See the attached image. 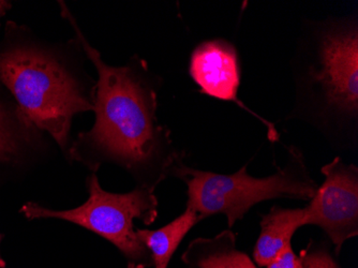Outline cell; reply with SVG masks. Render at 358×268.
<instances>
[{
  "mask_svg": "<svg viewBox=\"0 0 358 268\" xmlns=\"http://www.w3.org/2000/svg\"><path fill=\"white\" fill-rule=\"evenodd\" d=\"M189 76L200 88L201 94L221 101L234 102L264 125L271 142H278L279 132L275 124L259 116L239 99L241 64L232 42L211 39L195 46L189 60Z\"/></svg>",
  "mask_w": 358,
  "mask_h": 268,
  "instance_id": "7",
  "label": "cell"
},
{
  "mask_svg": "<svg viewBox=\"0 0 358 268\" xmlns=\"http://www.w3.org/2000/svg\"><path fill=\"white\" fill-rule=\"evenodd\" d=\"M200 221L196 213L186 207L182 215L160 229H136L138 239L150 250L152 266L155 268H168L177 248L187 234Z\"/></svg>",
  "mask_w": 358,
  "mask_h": 268,
  "instance_id": "11",
  "label": "cell"
},
{
  "mask_svg": "<svg viewBox=\"0 0 358 268\" xmlns=\"http://www.w3.org/2000/svg\"><path fill=\"white\" fill-rule=\"evenodd\" d=\"M259 227L261 233L253 249V262L259 267H266L292 244L297 230L306 227L305 209L273 205L268 213L262 215Z\"/></svg>",
  "mask_w": 358,
  "mask_h": 268,
  "instance_id": "9",
  "label": "cell"
},
{
  "mask_svg": "<svg viewBox=\"0 0 358 268\" xmlns=\"http://www.w3.org/2000/svg\"><path fill=\"white\" fill-rule=\"evenodd\" d=\"M266 268H301V263L299 255L292 247V244H289L278 257L266 265Z\"/></svg>",
  "mask_w": 358,
  "mask_h": 268,
  "instance_id": "13",
  "label": "cell"
},
{
  "mask_svg": "<svg viewBox=\"0 0 358 268\" xmlns=\"http://www.w3.org/2000/svg\"><path fill=\"white\" fill-rule=\"evenodd\" d=\"M88 199L71 209H48L27 202L20 209L27 220L57 219L88 230L117 248L128 268H150V250L140 241L134 220L152 225L158 218L159 201L154 191L136 187L126 193L108 192L102 188L96 173L86 178Z\"/></svg>",
  "mask_w": 358,
  "mask_h": 268,
  "instance_id": "5",
  "label": "cell"
},
{
  "mask_svg": "<svg viewBox=\"0 0 358 268\" xmlns=\"http://www.w3.org/2000/svg\"><path fill=\"white\" fill-rule=\"evenodd\" d=\"M295 101L289 118L315 127L335 148L358 144V22L309 21L292 59Z\"/></svg>",
  "mask_w": 358,
  "mask_h": 268,
  "instance_id": "3",
  "label": "cell"
},
{
  "mask_svg": "<svg viewBox=\"0 0 358 268\" xmlns=\"http://www.w3.org/2000/svg\"><path fill=\"white\" fill-rule=\"evenodd\" d=\"M182 260L187 268H257L250 257L237 248L236 235L230 229L214 237L193 239Z\"/></svg>",
  "mask_w": 358,
  "mask_h": 268,
  "instance_id": "10",
  "label": "cell"
},
{
  "mask_svg": "<svg viewBox=\"0 0 358 268\" xmlns=\"http://www.w3.org/2000/svg\"><path fill=\"white\" fill-rule=\"evenodd\" d=\"M175 177L186 185L187 207L195 211L200 220L222 213L230 229L255 205L282 197L309 202L319 186L311 177L303 152L294 145L287 148L285 167H277L271 176H251L247 165L233 174H218L185 163Z\"/></svg>",
  "mask_w": 358,
  "mask_h": 268,
  "instance_id": "4",
  "label": "cell"
},
{
  "mask_svg": "<svg viewBox=\"0 0 358 268\" xmlns=\"http://www.w3.org/2000/svg\"><path fill=\"white\" fill-rule=\"evenodd\" d=\"M12 5L10 1H5V0H0V21L3 19V16L8 13L10 9H11ZM1 24V22H0Z\"/></svg>",
  "mask_w": 358,
  "mask_h": 268,
  "instance_id": "14",
  "label": "cell"
},
{
  "mask_svg": "<svg viewBox=\"0 0 358 268\" xmlns=\"http://www.w3.org/2000/svg\"><path fill=\"white\" fill-rule=\"evenodd\" d=\"M58 6L98 76L94 126L72 140L67 160L92 173L104 164L116 165L132 177L136 187L155 192L162 181L175 177L186 159V153L175 146L170 129L157 116L162 78L138 55L124 66L106 64L70 8L64 1Z\"/></svg>",
  "mask_w": 358,
  "mask_h": 268,
  "instance_id": "1",
  "label": "cell"
},
{
  "mask_svg": "<svg viewBox=\"0 0 358 268\" xmlns=\"http://www.w3.org/2000/svg\"><path fill=\"white\" fill-rule=\"evenodd\" d=\"M1 239H3V234L0 233V245H1ZM6 267V262L3 260V255H1V250H0V268Z\"/></svg>",
  "mask_w": 358,
  "mask_h": 268,
  "instance_id": "15",
  "label": "cell"
},
{
  "mask_svg": "<svg viewBox=\"0 0 358 268\" xmlns=\"http://www.w3.org/2000/svg\"><path fill=\"white\" fill-rule=\"evenodd\" d=\"M50 136L0 87V178L51 152Z\"/></svg>",
  "mask_w": 358,
  "mask_h": 268,
  "instance_id": "8",
  "label": "cell"
},
{
  "mask_svg": "<svg viewBox=\"0 0 358 268\" xmlns=\"http://www.w3.org/2000/svg\"><path fill=\"white\" fill-rule=\"evenodd\" d=\"M331 247L329 239H310L299 251L301 268H343Z\"/></svg>",
  "mask_w": 358,
  "mask_h": 268,
  "instance_id": "12",
  "label": "cell"
},
{
  "mask_svg": "<svg viewBox=\"0 0 358 268\" xmlns=\"http://www.w3.org/2000/svg\"><path fill=\"white\" fill-rule=\"evenodd\" d=\"M324 181L305 209V225L320 227L339 255L358 235V167L340 157L324 165Z\"/></svg>",
  "mask_w": 358,
  "mask_h": 268,
  "instance_id": "6",
  "label": "cell"
},
{
  "mask_svg": "<svg viewBox=\"0 0 358 268\" xmlns=\"http://www.w3.org/2000/svg\"><path fill=\"white\" fill-rule=\"evenodd\" d=\"M187 268V267H186Z\"/></svg>",
  "mask_w": 358,
  "mask_h": 268,
  "instance_id": "16",
  "label": "cell"
},
{
  "mask_svg": "<svg viewBox=\"0 0 358 268\" xmlns=\"http://www.w3.org/2000/svg\"><path fill=\"white\" fill-rule=\"evenodd\" d=\"M76 37L52 42L15 22L0 40V87L67 159L76 115L94 112L96 80Z\"/></svg>",
  "mask_w": 358,
  "mask_h": 268,
  "instance_id": "2",
  "label": "cell"
}]
</instances>
